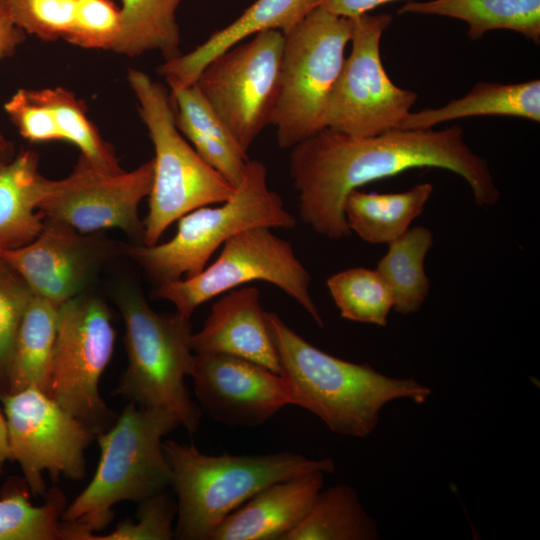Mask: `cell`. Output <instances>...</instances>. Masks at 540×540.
Segmentation results:
<instances>
[{
	"label": "cell",
	"instance_id": "38",
	"mask_svg": "<svg viewBox=\"0 0 540 540\" xmlns=\"http://www.w3.org/2000/svg\"><path fill=\"white\" fill-rule=\"evenodd\" d=\"M391 1L395 0H322L319 6L333 14L355 18Z\"/></svg>",
	"mask_w": 540,
	"mask_h": 540
},
{
	"label": "cell",
	"instance_id": "2",
	"mask_svg": "<svg viewBox=\"0 0 540 540\" xmlns=\"http://www.w3.org/2000/svg\"><path fill=\"white\" fill-rule=\"evenodd\" d=\"M266 320L292 405L310 411L334 433L367 437L388 403L404 399L423 404L431 395L429 387L413 378L390 377L322 351L275 313L266 312Z\"/></svg>",
	"mask_w": 540,
	"mask_h": 540
},
{
	"label": "cell",
	"instance_id": "4",
	"mask_svg": "<svg viewBox=\"0 0 540 540\" xmlns=\"http://www.w3.org/2000/svg\"><path fill=\"white\" fill-rule=\"evenodd\" d=\"M177 501L174 538L211 540L233 511L266 486L304 473H333L330 457L310 459L279 452L259 455H208L192 444L163 442Z\"/></svg>",
	"mask_w": 540,
	"mask_h": 540
},
{
	"label": "cell",
	"instance_id": "5",
	"mask_svg": "<svg viewBox=\"0 0 540 540\" xmlns=\"http://www.w3.org/2000/svg\"><path fill=\"white\" fill-rule=\"evenodd\" d=\"M175 235L161 244H129L123 252L157 285L196 275L212 255L236 234L253 227L291 229L296 219L267 184V169L249 160L233 195L203 206L177 220Z\"/></svg>",
	"mask_w": 540,
	"mask_h": 540
},
{
	"label": "cell",
	"instance_id": "25",
	"mask_svg": "<svg viewBox=\"0 0 540 540\" xmlns=\"http://www.w3.org/2000/svg\"><path fill=\"white\" fill-rule=\"evenodd\" d=\"M400 14L438 15L468 24L470 39L491 30H510L540 43V0H430L404 4Z\"/></svg>",
	"mask_w": 540,
	"mask_h": 540
},
{
	"label": "cell",
	"instance_id": "40",
	"mask_svg": "<svg viewBox=\"0 0 540 540\" xmlns=\"http://www.w3.org/2000/svg\"><path fill=\"white\" fill-rule=\"evenodd\" d=\"M14 156V146L6 139H0V165Z\"/></svg>",
	"mask_w": 540,
	"mask_h": 540
},
{
	"label": "cell",
	"instance_id": "32",
	"mask_svg": "<svg viewBox=\"0 0 540 540\" xmlns=\"http://www.w3.org/2000/svg\"><path fill=\"white\" fill-rule=\"evenodd\" d=\"M13 22L43 41L66 39L78 0H3Z\"/></svg>",
	"mask_w": 540,
	"mask_h": 540
},
{
	"label": "cell",
	"instance_id": "13",
	"mask_svg": "<svg viewBox=\"0 0 540 540\" xmlns=\"http://www.w3.org/2000/svg\"><path fill=\"white\" fill-rule=\"evenodd\" d=\"M11 460L18 462L30 493L45 495L43 473L81 480L85 450L96 434L37 387L0 394Z\"/></svg>",
	"mask_w": 540,
	"mask_h": 540
},
{
	"label": "cell",
	"instance_id": "24",
	"mask_svg": "<svg viewBox=\"0 0 540 540\" xmlns=\"http://www.w3.org/2000/svg\"><path fill=\"white\" fill-rule=\"evenodd\" d=\"M432 193L430 183H421L398 193L353 190L344 203L348 228L368 243L389 244L409 229Z\"/></svg>",
	"mask_w": 540,
	"mask_h": 540
},
{
	"label": "cell",
	"instance_id": "35",
	"mask_svg": "<svg viewBox=\"0 0 540 540\" xmlns=\"http://www.w3.org/2000/svg\"><path fill=\"white\" fill-rule=\"evenodd\" d=\"M136 520L126 519L105 535H93L89 540H169L174 538L173 522L177 514L176 501L160 492L138 503Z\"/></svg>",
	"mask_w": 540,
	"mask_h": 540
},
{
	"label": "cell",
	"instance_id": "14",
	"mask_svg": "<svg viewBox=\"0 0 540 540\" xmlns=\"http://www.w3.org/2000/svg\"><path fill=\"white\" fill-rule=\"evenodd\" d=\"M152 180V159L132 171L108 173L80 156L66 178L52 180L38 211L44 219L83 234L116 228L142 242L144 226L138 209L150 193Z\"/></svg>",
	"mask_w": 540,
	"mask_h": 540
},
{
	"label": "cell",
	"instance_id": "31",
	"mask_svg": "<svg viewBox=\"0 0 540 540\" xmlns=\"http://www.w3.org/2000/svg\"><path fill=\"white\" fill-rule=\"evenodd\" d=\"M327 287L342 318L387 325L393 298L376 269L355 267L339 271L328 278Z\"/></svg>",
	"mask_w": 540,
	"mask_h": 540
},
{
	"label": "cell",
	"instance_id": "30",
	"mask_svg": "<svg viewBox=\"0 0 540 540\" xmlns=\"http://www.w3.org/2000/svg\"><path fill=\"white\" fill-rule=\"evenodd\" d=\"M29 492L28 487L14 489L0 497V540H64L63 491L49 489L40 506L32 504Z\"/></svg>",
	"mask_w": 540,
	"mask_h": 540
},
{
	"label": "cell",
	"instance_id": "1",
	"mask_svg": "<svg viewBox=\"0 0 540 540\" xmlns=\"http://www.w3.org/2000/svg\"><path fill=\"white\" fill-rule=\"evenodd\" d=\"M290 149L299 216L332 240L351 233L344 216L350 192L413 168L434 167L459 175L480 207L494 206L499 199L487 161L467 145L459 126L394 129L367 137L324 128Z\"/></svg>",
	"mask_w": 540,
	"mask_h": 540
},
{
	"label": "cell",
	"instance_id": "9",
	"mask_svg": "<svg viewBox=\"0 0 540 540\" xmlns=\"http://www.w3.org/2000/svg\"><path fill=\"white\" fill-rule=\"evenodd\" d=\"M269 227L242 231L222 246L218 257L194 276L157 286L155 295L191 319L195 309L218 295L253 281L271 283L298 302L315 323L324 322L309 286L311 277L291 244Z\"/></svg>",
	"mask_w": 540,
	"mask_h": 540
},
{
	"label": "cell",
	"instance_id": "3",
	"mask_svg": "<svg viewBox=\"0 0 540 540\" xmlns=\"http://www.w3.org/2000/svg\"><path fill=\"white\" fill-rule=\"evenodd\" d=\"M179 426L169 410L129 402L108 429L96 434L97 468L63 512L65 540H89L110 523L119 502L140 503L166 491L172 472L162 439Z\"/></svg>",
	"mask_w": 540,
	"mask_h": 540
},
{
	"label": "cell",
	"instance_id": "36",
	"mask_svg": "<svg viewBox=\"0 0 540 540\" xmlns=\"http://www.w3.org/2000/svg\"><path fill=\"white\" fill-rule=\"evenodd\" d=\"M4 110L19 134L29 142L60 141L53 116L36 89H18L4 104Z\"/></svg>",
	"mask_w": 540,
	"mask_h": 540
},
{
	"label": "cell",
	"instance_id": "12",
	"mask_svg": "<svg viewBox=\"0 0 540 540\" xmlns=\"http://www.w3.org/2000/svg\"><path fill=\"white\" fill-rule=\"evenodd\" d=\"M352 19L351 52L330 94L325 127L367 137L399 129L417 100L414 91L396 86L380 57L389 14H362Z\"/></svg>",
	"mask_w": 540,
	"mask_h": 540
},
{
	"label": "cell",
	"instance_id": "23",
	"mask_svg": "<svg viewBox=\"0 0 540 540\" xmlns=\"http://www.w3.org/2000/svg\"><path fill=\"white\" fill-rule=\"evenodd\" d=\"M59 307L33 295L14 339L6 393L28 387L49 393Z\"/></svg>",
	"mask_w": 540,
	"mask_h": 540
},
{
	"label": "cell",
	"instance_id": "33",
	"mask_svg": "<svg viewBox=\"0 0 540 540\" xmlns=\"http://www.w3.org/2000/svg\"><path fill=\"white\" fill-rule=\"evenodd\" d=\"M33 297L17 271L0 256V394L7 391V370L14 339Z\"/></svg>",
	"mask_w": 540,
	"mask_h": 540
},
{
	"label": "cell",
	"instance_id": "19",
	"mask_svg": "<svg viewBox=\"0 0 540 540\" xmlns=\"http://www.w3.org/2000/svg\"><path fill=\"white\" fill-rule=\"evenodd\" d=\"M322 0H256L236 20L214 32L194 50L164 61L158 72L167 83L193 84L205 66L216 56L266 30L291 31Z\"/></svg>",
	"mask_w": 540,
	"mask_h": 540
},
{
	"label": "cell",
	"instance_id": "37",
	"mask_svg": "<svg viewBox=\"0 0 540 540\" xmlns=\"http://www.w3.org/2000/svg\"><path fill=\"white\" fill-rule=\"evenodd\" d=\"M25 39L26 33L13 22L3 0H0V60L12 56ZM0 139H5L1 131Z\"/></svg>",
	"mask_w": 540,
	"mask_h": 540
},
{
	"label": "cell",
	"instance_id": "28",
	"mask_svg": "<svg viewBox=\"0 0 540 540\" xmlns=\"http://www.w3.org/2000/svg\"><path fill=\"white\" fill-rule=\"evenodd\" d=\"M181 0H122L121 29L113 51L129 57L158 51L164 61L181 52L176 11Z\"/></svg>",
	"mask_w": 540,
	"mask_h": 540
},
{
	"label": "cell",
	"instance_id": "16",
	"mask_svg": "<svg viewBox=\"0 0 540 540\" xmlns=\"http://www.w3.org/2000/svg\"><path fill=\"white\" fill-rule=\"evenodd\" d=\"M107 254V243L95 233L83 234L50 219L26 245L0 250L34 296L58 306L82 294Z\"/></svg>",
	"mask_w": 540,
	"mask_h": 540
},
{
	"label": "cell",
	"instance_id": "17",
	"mask_svg": "<svg viewBox=\"0 0 540 540\" xmlns=\"http://www.w3.org/2000/svg\"><path fill=\"white\" fill-rule=\"evenodd\" d=\"M194 353H221L280 374L279 359L256 287L233 289L211 306L202 328L191 336Z\"/></svg>",
	"mask_w": 540,
	"mask_h": 540
},
{
	"label": "cell",
	"instance_id": "15",
	"mask_svg": "<svg viewBox=\"0 0 540 540\" xmlns=\"http://www.w3.org/2000/svg\"><path fill=\"white\" fill-rule=\"evenodd\" d=\"M189 376L201 411L229 427L261 425L292 405L280 374L240 357L194 353Z\"/></svg>",
	"mask_w": 540,
	"mask_h": 540
},
{
	"label": "cell",
	"instance_id": "26",
	"mask_svg": "<svg viewBox=\"0 0 540 540\" xmlns=\"http://www.w3.org/2000/svg\"><path fill=\"white\" fill-rule=\"evenodd\" d=\"M378 535L356 491L340 484L321 489L303 520L283 540H375Z\"/></svg>",
	"mask_w": 540,
	"mask_h": 540
},
{
	"label": "cell",
	"instance_id": "20",
	"mask_svg": "<svg viewBox=\"0 0 540 540\" xmlns=\"http://www.w3.org/2000/svg\"><path fill=\"white\" fill-rule=\"evenodd\" d=\"M168 85L178 130L200 157L236 188L250 160L248 154L194 83Z\"/></svg>",
	"mask_w": 540,
	"mask_h": 540
},
{
	"label": "cell",
	"instance_id": "22",
	"mask_svg": "<svg viewBox=\"0 0 540 540\" xmlns=\"http://www.w3.org/2000/svg\"><path fill=\"white\" fill-rule=\"evenodd\" d=\"M489 115L520 117L539 123L540 81L477 83L464 97L442 107L410 112L399 129H431L446 121Z\"/></svg>",
	"mask_w": 540,
	"mask_h": 540
},
{
	"label": "cell",
	"instance_id": "34",
	"mask_svg": "<svg viewBox=\"0 0 540 540\" xmlns=\"http://www.w3.org/2000/svg\"><path fill=\"white\" fill-rule=\"evenodd\" d=\"M121 29V8L113 0H78L65 41L86 49L113 50Z\"/></svg>",
	"mask_w": 540,
	"mask_h": 540
},
{
	"label": "cell",
	"instance_id": "39",
	"mask_svg": "<svg viewBox=\"0 0 540 540\" xmlns=\"http://www.w3.org/2000/svg\"><path fill=\"white\" fill-rule=\"evenodd\" d=\"M11 460L9 447L8 428L5 415L0 410V476L3 473L7 461Z\"/></svg>",
	"mask_w": 540,
	"mask_h": 540
},
{
	"label": "cell",
	"instance_id": "18",
	"mask_svg": "<svg viewBox=\"0 0 540 540\" xmlns=\"http://www.w3.org/2000/svg\"><path fill=\"white\" fill-rule=\"evenodd\" d=\"M324 474L304 473L266 486L228 515L211 540H283L309 511Z\"/></svg>",
	"mask_w": 540,
	"mask_h": 540
},
{
	"label": "cell",
	"instance_id": "6",
	"mask_svg": "<svg viewBox=\"0 0 540 540\" xmlns=\"http://www.w3.org/2000/svg\"><path fill=\"white\" fill-rule=\"evenodd\" d=\"M118 306L128 364L114 394L141 407L169 410L189 434L196 433L202 411L185 383L194 356L190 319L155 311L133 287L122 290Z\"/></svg>",
	"mask_w": 540,
	"mask_h": 540
},
{
	"label": "cell",
	"instance_id": "10",
	"mask_svg": "<svg viewBox=\"0 0 540 540\" xmlns=\"http://www.w3.org/2000/svg\"><path fill=\"white\" fill-rule=\"evenodd\" d=\"M115 339L111 312L100 298L80 294L60 305L48 395L95 434L118 416L99 391Z\"/></svg>",
	"mask_w": 540,
	"mask_h": 540
},
{
	"label": "cell",
	"instance_id": "21",
	"mask_svg": "<svg viewBox=\"0 0 540 540\" xmlns=\"http://www.w3.org/2000/svg\"><path fill=\"white\" fill-rule=\"evenodd\" d=\"M52 180L39 171V155L21 151L0 165V250L15 249L36 238L44 227L38 207Z\"/></svg>",
	"mask_w": 540,
	"mask_h": 540
},
{
	"label": "cell",
	"instance_id": "29",
	"mask_svg": "<svg viewBox=\"0 0 540 540\" xmlns=\"http://www.w3.org/2000/svg\"><path fill=\"white\" fill-rule=\"evenodd\" d=\"M36 91L53 116L60 141L77 146L81 157L98 170L108 173L122 171L113 148L88 119L85 104L80 99L62 87Z\"/></svg>",
	"mask_w": 540,
	"mask_h": 540
},
{
	"label": "cell",
	"instance_id": "8",
	"mask_svg": "<svg viewBox=\"0 0 540 540\" xmlns=\"http://www.w3.org/2000/svg\"><path fill=\"white\" fill-rule=\"evenodd\" d=\"M351 32V18L318 6L284 35L280 95L272 123L281 148H292L326 128L328 100Z\"/></svg>",
	"mask_w": 540,
	"mask_h": 540
},
{
	"label": "cell",
	"instance_id": "7",
	"mask_svg": "<svg viewBox=\"0 0 540 540\" xmlns=\"http://www.w3.org/2000/svg\"><path fill=\"white\" fill-rule=\"evenodd\" d=\"M127 79L155 152L142 238L143 244L153 245L183 215L228 200L235 188L180 133L164 86L136 69L128 71Z\"/></svg>",
	"mask_w": 540,
	"mask_h": 540
},
{
	"label": "cell",
	"instance_id": "27",
	"mask_svg": "<svg viewBox=\"0 0 540 540\" xmlns=\"http://www.w3.org/2000/svg\"><path fill=\"white\" fill-rule=\"evenodd\" d=\"M432 245L433 234L428 228H409L388 244L378 262L376 270L391 292L396 312L409 315L424 303L430 288L424 263Z\"/></svg>",
	"mask_w": 540,
	"mask_h": 540
},
{
	"label": "cell",
	"instance_id": "11",
	"mask_svg": "<svg viewBox=\"0 0 540 540\" xmlns=\"http://www.w3.org/2000/svg\"><path fill=\"white\" fill-rule=\"evenodd\" d=\"M284 34L259 32L213 58L194 84L241 149L272 125L281 87Z\"/></svg>",
	"mask_w": 540,
	"mask_h": 540
}]
</instances>
